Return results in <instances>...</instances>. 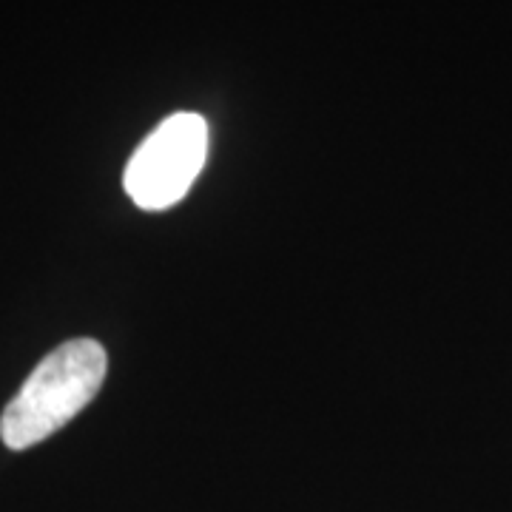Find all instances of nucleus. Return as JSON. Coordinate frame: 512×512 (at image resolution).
Segmentation results:
<instances>
[{
	"label": "nucleus",
	"instance_id": "1",
	"mask_svg": "<svg viewBox=\"0 0 512 512\" xmlns=\"http://www.w3.org/2000/svg\"><path fill=\"white\" fill-rule=\"evenodd\" d=\"M109 356L94 339H72L55 348L0 416V439L9 450L46 441L92 402L106 379Z\"/></svg>",
	"mask_w": 512,
	"mask_h": 512
},
{
	"label": "nucleus",
	"instance_id": "2",
	"mask_svg": "<svg viewBox=\"0 0 512 512\" xmlns=\"http://www.w3.org/2000/svg\"><path fill=\"white\" fill-rule=\"evenodd\" d=\"M208 157V123L194 111L165 117L131 154L123 185L143 211H165L183 200Z\"/></svg>",
	"mask_w": 512,
	"mask_h": 512
}]
</instances>
